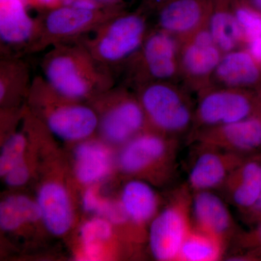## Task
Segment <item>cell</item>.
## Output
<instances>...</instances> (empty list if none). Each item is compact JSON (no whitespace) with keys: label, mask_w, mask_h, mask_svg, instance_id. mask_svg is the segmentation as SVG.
<instances>
[{"label":"cell","mask_w":261,"mask_h":261,"mask_svg":"<svg viewBox=\"0 0 261 261\" xmlns=\"http://www.w3.org/2000/svg\"><path fill=\"white\" fill-rule=\"evenodd\" d=\"M41 68L53 88L75 100H92L116 84L114 72L94 58L82 39L49 48Z\"/></svg>","instance_id":"obj_1"},{"label":"cell","mask_w":261,"mask_h":261,"mask_svg":"<svg viewBox=\"0 0 261 261\" xmlns=\"http://www.w3.org/2000/svg\"><path fill=\"white\" fill-rule=\"evenodd\" d=\"M29 101L42 115L49 132L62 140H83L98 128L97 115L92 106L65 97L42 76L34 79Z\"/></svg>","instance_id":"obj_2"},{"label":"cell","mask_w":261,"mask_h":261,"mask_svg":"<svg viewBox=\"0 0 261 261\" xmlns=\"http://www.w3.org/2000/svg\"><path fill=\"white\" fill-rule=\"evenodd\" d=\"M122 12V5H105L94 9L73 5L49 8L37 18V34L27 54L88 37L109 19Z\"/></svg>","instance_id":"obj_3"},{"label":"cell","mask_w":261,"mask_h":261,"mask_svg":"<svg viewBox=\"0 0 261 261\" xmlns=\"http://www.w3.org/2000/svg\"><path fill=\"white\" fill-rule=\"evenodd\" d=\"M149 31L144 13L123 11L82 41L96 60L114 72L139 51Z\"/></svg>","instance_id":"obj_4"},{"label":"cell","mask_w":261,"mask_h":261,"mask_svg":"<svg viewBox=\"0 0 261 261\" xmlns=\"http://www.w3.org/2000/svg\"><path fill=\"white\" fill-rule=\"evenodd\" d=\"M147 124L153 130L176 138L193 126L191 101L172 82H150L137 87Z\"/></svg>","instance_id":"obj_5"},{"label":"cell","mask_w":261,"mask_h":261,"mask_svg":"<svg viewBox=\"0 0 261 261\" xmlns=\"http://www.w3.org/2000/svg\"><path fill=\"white\" fill-rule=\"evenodd\" d=\"M97 107L98 128L106 140L115 144L127 143L145 130L147 119L137 94L123 87H113L92 99Z\"/></svg>","instance_id":"obj_6"},{"label":"cell","mask_w":261,"mask_h":261,"mask_svg":"<svg viewBox=\"0 0 261 261\" xmlns=\"http://www.w3.org/2000/svg\"><path fill=\"white\" fill-rule=\"evenodd\" d=\"M179 49L177 37L155 27L122 67L127 80L137 87L150 82H172L179 73Z\"/></svg>","instance_id":"obj_7"},{"label":"cell","mask_w":261,"mask_h":261,"mask_svg":"<svg viewBox=\"0 0 261 261\" xmlns=\"http://www.w3.org/2000/svg\"><path fill=\"white\" fill-rule=\"evenodd\" d=\"M191 191L187 184L178 187L169 205L151 221L149 247L156 260L178 261L182 245L193 226Z\"/></svg>","instance_id":"obj_8"},{"label":"cell","mask_w":261,"mask_h":261,"mask_svg":"<svg viewBox=\"0 0 261 261\" xmlns=\"http://www.w3.org/2000/svg\"><path fill=\"white\" fill-rule=\"evenodd\" d=\"M257 95L245 89H207L201 92L195 111L197 130L234 123L259 114Z\"/></svg>","instance_id":"obj_9"},{"label":"cell","mask_w":261,"mask_h":261,"mask_svg":"<svg viewBox=\"0 0 261 261\" xmlns=\"http://www.w3.org/2000/svg\"><path fill=\"white\" fill-rule=\"evenodd\" d=\"M176 151V138L144 130L126 143L120 154V166L129 174H145L160 169L168 176L174 168Z\"/></svg>","instance_id":"obj_10"},{"label":"cell","mask_w":261,"mask_h":261,"mask_svg":"<svg viewBox=\"0 0 261 261\" xmlns=\"http://www.w3.org/2000/svg\"><path fill=\"white\" fill-rule=\"evenodd\" d=\"M180 42L179 73L200 92L208 89L224 53L216 45L207 25Z\"/></svg>","instance_id":"obj_11"},{"label":"cell","mask_w":261,"mask_h":261,"mask_svg":"<svg viewBox=\"0 0 261 261\" xmlns=\"http://www.w3.org/2000/svg\"><path fill=\"white\" fill-rule=\"evenodd\" d=\"M194 139L199 146L253 155L261 149V115L243 121L195 130Z\"/></svg>","instance_id":"obj_12"},{"label":"cell","mask_w":261,"mask_h":261,"mask_svg":"<svg viewBox=\"0 0 261 261\" xmlns=\"http://www.w3.org/2000/svg\"><path fill=\"white\" fill-rule=\"evenodd\" d=\"M23 0H0L2 56L27 54L37 34V18H32Z\"/></svg>","instance_id":"obj_13"},{"label":"cell","mask_w":261,"mask_h":261,"mask_svg":"<svg viewBox=\"0 0 261 261\" xmlns=\"http://www.w3.org/2000/svg\"><path fill=\"white\" fill-rule=\"evenodd\" d=\"M187 185L192 192L221 189L231 173L248 156L199 146Z\"/></svg>","instance_id":"obj_14"},{"label":"cell","mask_w":261,"mask_h":261,"mask_svg":"<svg viewBox=\"0 0 261 261\" xmlns=\"http://www.w3.org/2000/svg\"><path fill=\"white\" fill-rule=\"evenodd\" d=\"M211 8L208 0H169L159 9L156 28L181 41L207 25Z\"/></svg>","instance_id":"obj_15"},{"label":"cell","mask_w":261,"mask_h":261,"mask_svg":"<svg viewBox=\"0 0 261 261\" xmlns=\"http://www.w3.org/2000/svg\"><path fill=\"white\" fill-rule=\"evenodd\" d=\"M192 220L194 227L215 235L227 244L235 224L227 206L211 190L193 192Z\"/></svg>","instance_id":"obj_16"},{"label":"cell","mask_w":261,"mask_h":261,"mask_svg":"<svg viewBox=\"0 0 261 261\" xmlns=\"http://www.w3.org/2000/svg\"><path fill=\"white\" fill-rule=\"evenodd\" d=\"M235 207L248 210L261 192V156L250 155L231 173L221 187Z\"/></svg>","instance_id":"obj_17"},{"label":"cell","mask_w":261,"mask_h":261,"mask_svg":"<svg viewBox=\"0 0 261 261\" xmlns=\"http://www.w3.org/2000/svg\"><path fill=\"white\" fill-rule=\"evenodd\" d=\"M37 204L44 226L53 234L61 236L71 227L73 210L66 190L60 184L49 182L41 187Z\"/></svg>","instance_id":"obj_18"},{"label":"cell","mask_w":261,"mask_h":261,"mask_svg":"<svg viewBox=\"0 0 261 261\" xmlns=\"http://www.w3.org/2000/svg\"><path fill=\"white\" fill-rule=\"evenodd\" d=\"M214 76L224 87L246 89L260 82V68L248 50L234 49L223 55Z\"/></svg>","instance_id":"obj_19"},{"label":"cell","mask_w":261,"mask_h":261,"mask_svg":"<svg viewBox=\"0 0 261 261\" xmlns=\"http://www.w3.org/2000/svg\"><path fill=\"white\" fill-rule=\"evenodd\" d=\"M34 79V78H33ZM27 62L21 56H2L0 60V103L13 108L28 98L33 82Z\"/></svg>","instance_id":"obj_20"},{"label":"cell","mask_w":261,"mask_h":261,"mask_svg":"<svg viewBox=\"0 0 261 261\" xmlns=\"http://www.w3.org/2000/svg\"><path fill=\"white\" fill-rule=\"evenodd\" d=\"M121 202L129 221L144 225L155 217L159 200L150 185L142 180H132L125 185Z\"/></svg>","instance_id":"obj_21"},{"label":"cell","mask_w":261,"mask_h":261,"mask_svg":"<svg viewBox=\"0 0 261 261\" xmlns=\"http://www.w3.org/2000/svg\"><path fill=\"white\" fill-rule=\"evenodd\" d=\"M75 172L79 181L92 185L102 180L109 173L111 157L106 146L99 142L81 143L75 151Z\"/></svg>","instance_id":"obj_22"},{"label":"cell","mask_w":261,"mask_h":261,"mask_svg":"<svg viewBox=\"0 0 261 261\" xmlns=\"http://www.w3.org/2000/svg\"><path fill=\"white\" fill-rule=\"evenodd\" d=\"M226 247L221 239L192 226L182 245L178 261L219 260Z\"/></svg>","instance_id":"obj_23"},{"label":"cell","mask_w":261,"mask_h":261,"mask_svg":"<svg viewBox=\"0 0 261 261\" xmlns=\"http://www.w3.org/2000/svg\"><path fill=\"white\" fill-rule=\"evenodd\" d=\"M207 28L216 45L224 54L234 50L240 43L245 41L234 12L227 8H211Z\"/></svg>","instance_id":"obj_24"},{"label":"cell","mask_w":261,"mask_h":261,"mask_svg":"<svg viewBox=\"0 0 261 261\" xmlns=\"http://www.w3.org/2000/svg\"><path fill=\"white\" fill-rule=\"evenodd\" d=\"M39 219L41 213L37 202L25 196H11L0 205V226L4 231H14Z\"/></svg>","instance_id":"obj_25"},{"label":"cell","mask_w":261,"mask_h":261,"mask_svg":"<svg viewBox=\"0 0 261 261\" xmlns=\"http://www.w3.org/2000/svg\"><path fill=\"white\" fill-rule=\"evenodd\" d=\"M27 138L21 133L13 134L8 137L0 155V174L4 176L10 170L24 162Z\"/></svg>","instance_id":"obj_26"},{"label":"cell","mask_w":261,"mask_h":261,"mask_svg":"<svg viewBox=\"0 0 261 261\" xmlns=\"http://www.w3.org/2000/svg\"><path fill=\"white\" fill-rule=\"evenodd\" d=\"M111 222L104 218H94L82 226L80 237L83 245H93L102 246L112 237Z\"/></svg>","instance_id":"obj_27"},{"label":"cell","mask_w":261,"mask_h":261,"mask_svg":"<svg viewBox=\"0 0 261 261\" xmlns=\"http://www.w3.org/2000/svg\"><path fill=\"white\" fill-rule=\"evenodd\" d=\"M235 16L238 20L245 37V41L251 42L261 36V15L246 7L235 8Z\"/></svg>","instance_id":"obj_28"},{"label":"cell","mask_w":261,"mask_h":261,"mask_svg":"<svg viewBox=\"0 0 261 261\" xmlns=\"http://www.w3.org/2000/svg\"><path fill=\"white\" fill-rule=\"evenodd\" d=\"M240 243L251 257L261 258V221L251 231L240 236Z\"/></svg>","instance_id":"obj_29"},{"label":"cell","mask_w":261,"mask_h":261,"mask_svg":"<svg viewBox=\"0 0 261 261\" xmlns=\"http://www.w3.org/2000/svg\"><path fill=\"white\" fill-rule=\"evenodd\" d=\"M29 171L25 161L15 166L3 177L7 185L11 187H19L24 185L28 180Z\"/></svg>","instance_id":"obj_30"},{"label":"cell","mask_w":261,"mask_h":261,"mask_svg":"<svg viewBox=\"0 0 261 261\" xmlns=\"http://www.w3.org/2000/svg\"><path fill=\"white\" fill-rule=\"evenodd\" d=\"M102 202L103 200L97 195L96 192L92 189H89L84 192L82 203H83L84 210L87 212L98 214V211L100 208Z\"/></svg>","instance_id":"obj_31"},{"label":"cell","mask_w":261,"mask_h":261,"mask_svg":"<svg viewBox=\"0 0 261 261\" xmlns=\"http://www.w3.org/2000/svg\"><path fill=\"white\" fill-rule=\"evenodd\" d=\"M247 221L250 224L255 225L261 221V192L255 203L244 212Z\"/></svg>","instance_id":"obj_32"},{"label":"cell","mask_w":261,"mask_h":261,"mask_svg":"<svg viewBox=\"0 0 261 261\" xmlns=\"http://www.w3.org/2000/svg\"><path fill=\"white\" fill-rule=\"evenodd\" d=\"M249 44V53L251 54L257 65L261 68V36L255 38Z\"/></svg>","instance_id":"obj_33"},{"label":"cell","mask_w":261,"mask_h":261,"mask_svg":"<svg viewBox=\"0 0 261 261\" xmlns=\"http://www.w3.org/2000/svg\"><path fill=\"white\" fill-rule=\"evenodd\" d=\"M39 4L44 5V6L49 7V8H56L59 6L57 0H36Z\"/></svg>","instance_id":"obj_34"},{"label":"cell","mask_w":261,"mask_h":261,"mask_svg":"<svg viewBox=\"0 0 261 261\" xmlns=\"http://www.w3.org/2000/svg\"><path fill=\"white\" fill-rule=\"evenodd\" d=\"M94 1L104 5H122L121 0H94Z\"/></svg>","instance_id":"obj_35"},{"label":"cell","mask_w":261,"mask_h":261,"mask_svg":"<svg viewBox=\"0 0 261 261\" xmlns=\"http://www.w3.org/2000/svg\"><path fill=\"white\" fill-rule=\"evenodd\" d=\"M169 0H147V2L150 4L152 7H159V9L164 5L165 3H167Z\"/></svg>","instance_id":"obj_36"},{"label":"cell","mask_w":261,"mask_h":261,"mask_svg":"<svg viewBox=\"0 0 261 261\" xmlns=\"http://www.w3.org/2000/svg\"><path fill=\"white\" fill-rule=\"evenodd\" d=\"M252 1L257 9L261 10V0H252Z\"/></svg>","instance_id":"obj_37"},{"label":"cell","mask_w":261,"mask_h":261,"mask_svg":"<svg viewBox=\"0 0 261 261\" xmlns=\"http://www.w3.org/2000/svg\"><path fill=\"white\" fill-rule=\"evenodd\" d=\"M257 96V99H258L259 106H260V113H259L261 115V91Z\"/></svg>","instance_id":"obj_38"},{"label":"cell","mask_w":261,"mask_h":261,"mask_svg":"<svg viewBox=\"0 0 261 261\" xmlns=\"http://www.w3.org/2000/svg\"><path fill=\"white\" fill-rule=\"evenodd\" d=\"M23 1L25 2V3H27V5H28L29 0H23Z\"/></svg>","instance_id":"obj_39"}]
</instances>
